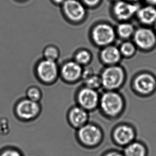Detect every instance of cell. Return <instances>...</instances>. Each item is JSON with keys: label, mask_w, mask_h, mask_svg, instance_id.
Here are the masks:
<instances>
[{"label": "cell", "mask_w": 156, "mask_h": 156, "mask_svg": "<svg viewBox=\"0 0 156 156\" xmlns=\"http://www.w3.org/2000/svg\"><path fill=\"white\" fill-rule=\"evenodd\" d=\"M76 136L79 144L87 149L97 148L104 138L102 131L99 127L89 123L77 129Z\"/></svg>", "instance_id": "cell-1"}, {"label": "cell", "mask_w": 156, "mask_h": 156, "mask_svg": "<svg viewBox=\"0 0 156 156\" xmlns=\"http://www.w3.org/2000/svg\"><path fill=\"white\" fill-rule=\"evenodd\" d=\"M102 87L107 91H115L119 89L125 79V74L122 68L118 65L108 66L100 75Z\"/></svg>", "instance_id": "cell-2"}, {"label": "cell", "mask_w": 156, "mask_h": 156, "mask_svg": "<svg viewBox=\"0 0 156 156\" xmlns=\"http://www.w3.org/2000/svg\"><path fill=\"white\" fill-rule=\"evenodd\" d=\"M99 105L106 115L115 117L122 111L124 100L122 96L116 91L107 90L100 96Z\"/></svg>", "instance_id": "cell-3"}, {"label": "cell", "mask_w": 156, "mask_h": 156, "mask_svg": "<svg viewBox=\"0 0 156 156\" xmlns=\"http://www.w3.org/2000/svg\"><path fill=\"white\" fill-rule=\"evenodd\" d=\"M133 38L135 46L143 51H150L156 47V33L154 30L148 26L135 30Z\"/></svg>", "instance_id": "cell-4"}, {"label": "cell", "mask_w": 156, "mask_h": 156, "mask_svg": "<svg viewBox=\"0 0 156 156\" xmlns=\"http://www.w3.org/2000/svg\"><path fill=\"white\" fill-rule=\"evenodd\" d=\"M134 91L143 96L150 95L156 89V78L154 75L144 72L137 75L133 80Z\"/></svg>", "instance_id": "cell-5"}, {"label": "cell", "mask_w": 156, "mask_h": 156, "mask_svg": "<svg viewBox=\"0 0 156 156\" xmlns=\"http://www.w3.org/2000/svg\"><path fill=\"white\" fill-rule=\"evenodd\" d=\"M116 33L112 26L107 23H100L95 26L92 31L94 42L100 47L112 44L116 38Z\"/></svg>", "instance_id": "cell-6"}, {"label": "cell", "mask_w": 156, "mask_h": 156, "mask_svg": "<svg viewBox=\"0 0 156 156\" xmlns=\"http://www.w3.org/2000/svg\"><path fill=\"white\" fill-rule=\"evenodd\" d=\"M136 136L135 129L127 124L118 125L112 133V139L114 143L122 148L135 141Z\"/></svg>", "instance_id": "cell-7"}, {"label": "cell", "mask_w": 156, "mask_h": 156, "mask_svg": "<svg viewBox=\"0 0 156 156\" xmlns=\"http://www.w3.org/2000/svg\"><path fill=\"white\" fill-rule=\"evenodd\" d=\"M36 72L39 78L45 83H51L56 80L59 74V67L56 61L44 59L38 63Z\"/></svg>", "instance_id": "cell-8"}, {"label": "cell", "mask_w": 156, "mask_h": 156, "mask_svg": "<svg viewBox=\"0 0 156 156\" xmlns=\"http://www.w3.org/2000/svg\"><path fill=\"white\" fill-rule=\"evenodd\" d=\"M100 97L96 90L84 87L78 92L77 99L79 106L87 110H92L99 104Z\"/></svg>", "instance_id": "cell-9"}, {"label": "cell", "mask_w": 156, "mask_h": 156, "mask_svg": "<svg viewBox=\"0 0 156 156\" xmlns=\"http://www.w3.org/2000/svg\"><path fill=\"white\" fill-rule=\"evenodd\" d=\"M140 7L137 3L119 0L115 4L113 12L117 19L121 21H127L136 15Z\"/></svg>", "instance_id": "cell-10"}, {"label": "cell", "mask_w": 156, "mask_h": 156, "mask_svg": "<svg viewBox=\"0 0 156 156\" xmlns=\"http://www.w3.org/2000/svg\"><path fill=\"white\" fill-rule=\"evenodd\" d=\"M62 4L63 12L71 21L79 22L84 18L86 10L82 2L78 0H66Z\"/></svg>", "instance_id": "cell-11"}, {"label": "cell", "mask_w": 156, "mask_h": 156, "mask_svg": "<svg viewBox=\"0 0 156 156\" xmlns=\"http://www.w3.org/2000/svg\"><path fill=\"white\" fill-rule=\"evenodd\" d=\"M40 110L38 102L31 100H23L19 102L16 108L18 116L24 120H30L37 116Z\"/></svg>", "instance_id": "cell-12"}, {"label": "cell", "mask_w": 156, "mask_h": 156, "mask_svg": "<svg viewBox=\"0 0 156 156\" xmlns=\"http://www.w3.org/2000/svg\"><path fill=\"white\" fill-rule=\"evenodd\" d=\"M82 66L74 60L66 62L61 67V76L68 82H74L82 76Z\"/></svg>", "instance_id": "cell-13"}, {"label": "cell", "mask_w": 156, "mask_h": 156, "mask_svg": "<svg viewBox=\"0 0 156 156\" xmlns=\"http://www.w3.org/2000/svg\"><path fill=\"white\" fill-rule=\"evenodd\" d=\"M68 118L70 125L78 129L87 123L89 114L87 110L80 106H76L70 110Z\"/></svg>", "instance_id": "cell-14"}, {"label": "cell", "mask_w": 156, "mask_h": 156, "mask_svg": "<svg viewBox=\"0 0 156 156\" xmlns=\"http://www.w3.org/2000/svg\"><path fill=\"white\" fill-rule=\"evenodd\" d=\"M136 16L140 23L144 26H153L156 21V7L149 4L140 7Z\"/></svg>", "instance_id": "cell-15"}, {"label": "cell", "mask_w": 156, "mask_h": 156, "mask_svg": "<svg viewBox=\"0 0 156 156\" xmlns=\"http://www.w3.org/2000/svg\"><path fill=\"white\" fill-rule=\"evenodd\" d=\"M100 57L105 64L112 66L116 65L120 61L122 55L118 48L109 45L104 47L100 53Z\"/></svg>", "instance_id": "cell-16"}, {"label": "cell", "mask_w": 156, "mask_h": 156, "mask_svg": "<svg viewBox=\"0 0 156 156\" xmlns=\"http://www.w3.org/2000/svg\"><path fill=\"white\" fill-rule=\"evenodd\" d=\"M125 156H148V147L143 142L135 140L123 148Z\"/></svg>", "instance_id": "cell-17"}, {"label": "cell", "mask_w": 156, "mask_h": 156, "mask_svg": "<svg viewBox=\"0 0 156 156\" xmlns=\"http://www.w3.org/2000/svg\"><path fill=\"white\" fill-rule=\"evenodd\" d=\"M135 30L134 27L132 23L122 22L117 26L116 33L120 38L127 40L133 37Z\"/></svg>", "instance_id": "cell-18"}, {"label": "cell", "mask_w": 156, "mask_h": 156, "mask_svg": "<svg viewBox=\"0 0 156 156\" xmlns=\"http://www.w3.org/2000/svg\"><path fill=\"white\" fill-rule=\"evenodd\" d=\"M137 48L134 43L129 41H126L122 43L119 48L122 55L126 58H130L134 55Z\"/></svg>", "instance_id": "cell-19"}, {"label": "cell", "mask_w": 156, "mask_h": 156, "mask_svg": "<svg viewBox=\"0 0 156 156\" xmlns=\"http://www.w3.org/2000/svg\"><path fill=\"white\" fill-rule=\"evenodd\" d=\"M84 80L85 87L96 90L102 87L101 80L100 76L92 74Z\"/></svg>", "instance_id": "cell-20"}, {"label": "cell", "mask_w": 156, "mask_h": 156, "mask_svg": "<svg viewBox=\"0 0 156 156\" xmlns=\"http://www.w3.org/2000/svg\"><path fill=\"white\" fill-rule=\"evenodd\" d=\"M92 56L91 53L86 50H81L75 55V61L80 65H87L91 61Z\"/></svg>", "instance_id": "cell-21"}, {"label": "cell", "mask_w": 156, "mask_h": 156, "mask_svg": "<svg viewBox=\"0 0 156 156\" xmlns=\"http://www.w3.org/2000/svg\"><path fill=\"white\" fill-rule=\"evenodd\" d=\"M44 59L56 61L59 57V51L56 47L54 46H48L44 50Z\"/></svg>", "instance_id": "cell-22"}, {"label": "cell", "mask_w": 156, "mask_h": 156, "mask_svg": "<svg viewBox=\"0 0 156 156\" xmlns=\"http://www.w3.org/2000/svg\"><path fill=\"white\" fill-rule=\"evenodd\" d=\"M28 99L34 101L38 102L42 97V93L40 89L36 87H32L27 92Z\"/></svg>", "instance_id": "cell-23"}, {"label": "cell", "mask_w": 156, "mask_h": 156, "mask_svg": "<svg viewBox=\"0 0 156 156\" xmlns=\"http://www.w3.org/2000/svg\"><path fill=\"white\" fill-rule=\"evenodd\" d=\"M0 156H24L20 150L13 147L4 148L0 151Z\"/></svg>", "instance_id": "cell-24"}, {"label": "cell", "mask_w": 156, "mask_h": 156, "mask_svg": "<svg viewBox=\"0 0 156 156\" xmlns=\"http://www.w3.org/2000/svg\"><path fill=\"white\" fill-rule=\"evenodd\" d=\"M101 156H125L122 151L116 150V149H111L108 150L104 152Z\"/></svg>", "instance_id": "cell-25"}, {"label": "cell", "mask_w": 156, "mask_h": 156, "mask_svg": "<svg viewBox=\"0 0 156 156\" xmlns=\"http://www.w3.org/2000/svg\"><path fill=\"white\" fill-rule=\"evenodd\" d=\"M101 0H82L84 4L87 6H94L99 3Z\"/></svg>", "instance_id": "cell-26"}, {"label": "cell", "mask_w": 156, "mask_h": 156, "mask_svg": "<svg viewBox=\"0 0 156 156\" xmlns=\"http://www.w3.org/2000/svg\"><path fill=\"white\" fill-rule=\"evenodd\" d=\"M147 4L156 7V0H145Z\"/></svg>", "instance_id": "cell-27"}, {"label": "cell", "mask_w": 156, "mask_h": 156, "mask_svg": "<svg viewBox=\"0 0 156 156\" xmlns=\"http://www.w3.org/2000/svg\"><path fill=\"white\" fill-rule=\"evenodd\" d=\"M53 2H55L56 4H63V2L65 1L66 0H52Z\"/></svg>", "instance_id": "cell-28"}, {"label": "cell", "mask_w": 156, "mask_h": 156, "mask_svg": "<svg viewBox=\"0 0 156 156\" xmlns=\"http://www.w3.org/2000/svg\"><path fill=\"white\" fill-rule=\"evenodd\" d=\"M126 1H129V2H132V3H136L137 2H139L141 0H126Z\"/></svg>", "instance_id": "cell-29"}, {"label": "cell", "mask_w": 156, "mask_h": 156, "mask_svg": "<svg viewBox=\"0 0 156 156\" xmlns=\"http://www.w3.org/2000/svg\"><path fill=\"white\" fill-rule=\"evenodd\" d=\"M153 26H154V28H153V30H154V32H155V33H156V23L154 24Z\"/></svg>", "instance_id": "cell-30"}, {"label": "cell", "mask_w": 156, "mask_h": 156, "mask_svg": "<svg viewBox=\"0 0 156 156\" xmlns=\"http://www.w3.org/2000/svg\"><path fill=\"white\" fill-rule=\"evenodd\" d=\"M114 1H115L117 2V1H119V0H114Z\"/></svg>", "instance_id": "cell-31"}]
</instances>
